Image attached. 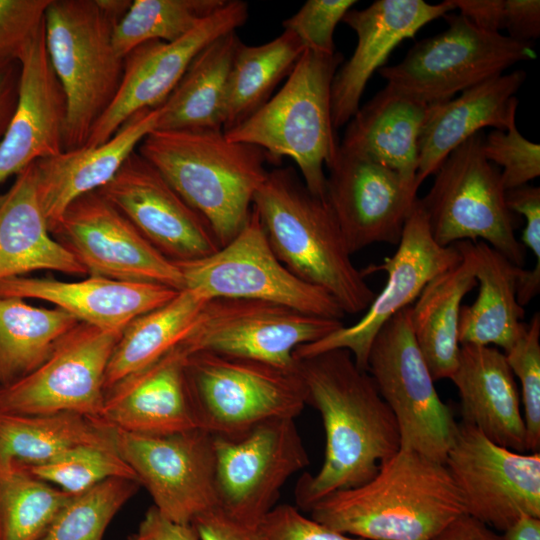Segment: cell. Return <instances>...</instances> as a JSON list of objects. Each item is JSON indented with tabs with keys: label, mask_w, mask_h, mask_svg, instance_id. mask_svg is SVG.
<instances>
[{
	"label": "cell",
	"mask_w": 540,
	"mask_h": 540,
	"mask_svg": "<svg viewBox=\"0 0 540 540\" xmlns=\"http://www.w3.org/2000/svg\"><path fill=\"white\" fill-rule=\"evenodd\" d=\"M304 383L307 405L321 414L326 445L317 474L304 473L295 488L299 508L371 480L401 448L395 416L371 375L357 367L350 351L333 349L293 358Z\"/></svg>",
	"instance_id": "1"
},
{
	"label": "cell",
	"mask_w": 540,
	"mask_h": 540,
	"mask_svg": "<svg viewBox=\"0 0 540 540\" xmlns=\"http://www.w3.org/2000/svg\"><path fill=\"white\" fill-rule=\"evenodd\" d=\"M309 512L315 521L364 540H429L465 508L445 464L400 448L371 480L328 494Z\"/></svg>",
	"instance_id": "2"
},
{
	"label": "cell",
	"mask_w": 540,
	"mask_h": 540,
	"mask_svg": "<svg viewBox=\"0 0 540 540\" xmlns=\"http://www.w3.org/2000/svg\"><path fill=\"white\" fill-rule=\"evenodd\" d=\"M137 152L209 223L220 247L246 224L253 199L275 160L223 131L153 130Z\"/></svg>",
	"instance_id": "3"
},
{
	"label": "cell",
	"mask_w": 540,
	"mask_h": 540,
	"mask_svg": "<svg viewBox=\"0 0 540 540\" xmlns=\"http://www.w3.org/2000/svg\"><path fill=\"white\" fill-rule=\"evenodd\" d=\"M252 207L273 252L293 274L327 291L345 314L368 308L376 293L353 264L330 207L292 166L268 171Z\"/></svg>",
	"instance_id": "4"
},
{
	"label": "cell",
	"mask_w": 540,
	"mask_h": 540,
	"mask_svg": "<svg viewBox=\"0 0 540 540\" xmlns=\"http://www.w3.org/2000/svg\"><path fill=\"white\" fill-rule=\"evenodd\" d=\"M131 2L51 0L46 9V49L65 96L64 150L85 146L119 89L124 58L112 36Z\"/></svg>",
	"instance_id": "5"
},
{
	"label": "cell",
	"mask_w": 540,
	"mask_h": 540,
	"mask_svg": "<svg viewBox=\"0 0 540 540\" xmlns=\"http://www.w3.org/2000/svg\"><path fill=\"white\" fill-rule=\"evenodd\" d=\"M342 62L337 51L305 49L281 89L247 120L224 132L230 141L263 149L278 165L282 157L291 158L308 190L323 200L324 166L331 165L339 149L331 88Z\"/></svg>",
	"instance_id": "6"
},
{
	"label": "cell",
	"mask_w": 540,
	"mask_h": 540,
	"mask_svg": "<svg viewBox=\"0 0 540 540\" xmlns=\"http://www.w3.org/2000/svg\"><path fill=\"white\" fill-rule=\"evenodd\" d=\"M197 427L213 436L235 437L267 420L295 419L307 405L295 367L197 351L185 363Z\"/></svg>",
	"instance_id": "7"
},
{
	"label": "cell",
	"mask_w": 540,
	"mask_h": 540,
	"mask_svg": "<svg viewBox=\"0 0 540 540\" xmlns=\"http://www.w3.org/2000/svg\"><path fill=\"white\" fill-rule=\"evenodd\" d=\"M484 135L474 134L446 157L419 203L438 245L481 239L522 268L525 248L515 235L500 170L483 154Z\"/></svg>",
	"instance_id": "8"
},
{
	"label": "cell",
	"mask_w": 540,
	"mask_h": 540,
	"mask_svg": "<svg viewBox=\"0 0 540 540\" xmlns=\"http://www.w3.org/2000/svg\"><path fill=\"white\" fill-rule=\"evenodd\" d=\"M443 17L446 30L417 42L400 63L378 70L387 85L432 105L537 57L532 42L485 31L461 14Z\"/></svg>",
	"instance_id": "9"
},
{
	"label": "cell",
	"mask_w": 540,
	"mask_h": 540,
	"mask_svg": "<svg viewBox=\"0 0 540 540\" xmlns=\"http://www.w3.org/2000/svg\"><path fill=\"white\" fill-rule=\"evenodd\" d=\"M412 306L387 321L369 351L367 372L393 412L401 448L445 464L458 424L439 397L412 329Z\"/></svg>",
	"instance_id": "10"
},
{
	"label": "cell",
	"mask_w": 540,
	"mask_h": 540,
	"mask_svg": "<svg viewBox=\"0 0 540 540\" xmlns=\"http://www.w3.org/2000/svg\"><path fill=\"white\" fill-rule=\"evenodd\" d=\"M175 263L184 288L207 300L254 299L320 317L341 320L345 315L327 291L301 280L277 258L253 207L240 232L215 253Z\"/></svg>",
	"instance_id": "11"
},
{
	"label": "cell",
	"mask_w": 540,
	"mask_h": 540,
	"mask_svg": "<svg viewBox=\"0 0 540 540\" xmlns=\"http://www.w3.org/2000/svg\"><path fill=\"white\" fill-rule=\"evenodd\" d=\"M217 507L257 528L280 490L310 463L292 418L264 421L235 437L213 436Z\"/></svg>",
	"instance_id": "12"
},
{
	"label": "cell",
	"mask_w": 540,
	"mask_h": 540,
	"mask_svg": "<svg viewBox=\"0 0 540 540\" xmlns=\"http://www.w3.org/2000/svg\"><path fill=\"white\" fill-rule=\"evenodd\" d=\"M341 326V320L274 302L214 298L204 303L180 346L188 354L210 351L292 368L297 347L317 341Z\"/></svg>",
	"instance_id": "13"
},
{
	"label": "cell",
	"mask_w": 540,
	"mask_h": 540,
	"mask_svg": "<svg viewBox=\"0 0 540 540\" xmlns=\"http://www.w3.org/2000/svg\"><path fill=\"white\" fill-rule=\"evenodd\" d=\"M119 455L166 518L192 524L217 506L213 435L201 428L146 435L114 429Z\"/></svg>",
	"instance_id": "14"
},
{
	"label": "cell",
	"mask_w": 540,
	"mask_h": 540,
	"mask_svg": "<svg viewBox=\"0 0 540 540\" xmlns=\"http://www.w3.org/2000/svg\"><path fill=\"white\" fill-rule=\"evenodd\" d=\"M461 260L456 244L438 245L432 237L419 199L408 217L393 256L362 271L387 274L386 284L354 324L341 326L329 335L297 347L293 358H302L333 349H346L358 368L367 371L371 344L382 328L402 309L411 306L425 285Z\"/></svg>",
	"instance_id": "15"
},
{
	"label": "cell",
	"mask_w": 540,
	"mask_h": 540,
	"mask_svg": "<svg viewBox=\"0 0 540 540\" xmlns=\"http://www.w3.org/2000/svg\"><path fill=\"white\" fill-rule=\"evenodd\" d=\"M445 466L465 513L504 532L522 514L540 518V454L499 446L476 428L458 424Z\"/></svg>",
	"instance_id": "16"
},
{
	"label": "cell",
	"mask_w": 540,
	"mask_h": 540,
	"mask_svg": "<svg viewBox=\"0 0 540 540\" xmlns=\"http://www.w3.org/2000/svg\"><path fill=\"white\" fill-rule=\"evenodd\" d=\"M90 276L184 289L176 263L98 191L74 200L52 232Z\"/></svg>",
	"instance_id": "17"
},
{
	"label": "cell",
	"mask_w": 540,
	"mask_h": 540,
	"mask_svg": "<svg viewBox=\"0 0 540 540\" xmlns=\"http://www.w3.org/2000/svg\"><path fill=\"white\" fill-rule=\"evenodd\" d=\"M121 333L79 323L38 368L0 387V412H75L97 419L107 366Z\"/></svg>",
	"instance_id": "18"
},
{
	"label": "cell",
	"mask_w": 540,
	"mask_h": 540,
	"mask_svg": "<svg viewBox=\"0 0 540 540\" xmlns=\"http://www.w3.org/2000/svg\"><path fill=\"white\" fill-rule=\"evenodd\" d=\"M247 19L246 2L226 0L182 38L148 41L131 50L124 57L119 89L83 147L106 142L136 113L161 106L193 58L215 39L243 26Z\"/></svg>",
	"instance_id": "19"
},
{
	"label": "cell",
	"mask_w": 540,
	"mask_h": 540,
	"mask_svg": "<svg viewBox=\"0 0 540 540\" xmlns=\"http://www.w3.org/2000/svg\"><path fill=\"white\" fill-rule=\"evenodd\" d=\"M327 168L325 201L351 255L373 243L397 245L420 184L341 147Z\"/></svg>",
	"instance_id": "20"
},
{
	"label": "cell",
	"mask_w": 540,
	"mask_h": 540,
	"mask_svg": "<svg viewBox=\"0 0 540 540\" xmlns=\"http://www.w3.org/2000/svg\"><path fill=\"white\" fill-rule=\"evenodd\" d=\"M97 191L174 262L199 259L220 248L207 220L137 150Z\"/></svg>",
	"instance_id": "21"
},
{
	"label": "cell",
	"mask_w": 540,
	"mask_h": 540,
	"mask_svg": "<svg viewBox=\"0 0 540 540\" xmlns=\"http://www.w3.org/2000/svg\"><path fill=\"white\" fill-rule=\"evenodd\" d=\"M452 11L454 7L449 0L438 4L423 0H376L364 9H350L342 21L356 33L357 45L333 78L334 128L344 126L355 115L369 79L383 67L398 44Z\"/></svg>",
	"instance_id": "22"
},
{
	"label": "cell",
	"mask_w": 540,
	"mask_h": 540,
	"mask_svg": "<svg viewBox=\"0 0 540 540\" xmlns=\"http://www.w3.org/2000/svg\"><path fill=\"white\" fill-rule=\"evenodd\" d=\"M18 61L17 105L0 142V184L64 151L65 96L49 60L44 24Z\"/></svg>",
	"instance_id": "23"
},
{
	"label": "cell",
	"mask_w": 540,
	"mask_h": 540,
	"mask_svg": "<svg viewBox=\"0 0 540 540\" xmlns=\"http://www.w3.org/2000/svg\"><path fill=\"white\" fill-rule=\"evenodd\" d=\"M178 345L105 391L97 420L127 432L164 435L198 428Z\"/></svg>",
	"instance_id": "24"
},
{
	"label": "cell",
	"mask_w": 540,
	"mask_h": 540,
	"mask_svg": "<svg viewBox=\"0 0 540 540\" xmlns=\"http://www.w3.org/2000/svg\"><path fill=\"white\" fill-rule=\"evenodd\" d=\"M178 292L157 283L97 276L79 281L25 276L0 281V296L47 301L83 323L111 331H123L134 318L166 304Z\"/></svg>",
	"instance_id": "25"
},
{
	"label": "cell",
	"mask_w": 540,
	"mask_h": 540,
	"mask_svg": "<svg viewBox=\"0 0 540 540\" xmlns=\"http://www.w3.org/2000/svg\"><path fill=\"white\" fill-rule=\"evenodd\" d=\"M159 116L160 107L142 110L100 145L64 150L35 162L38 198L51 233L74 200L101 189L116 175L156 129Z\"/></svg>",
	"instance_id": "26"
},
{
	"label": "cell",
	"mask_w": 540,
	"mask_h": 540,
	"mask_svg": "<svg viewBox=\"0 0 540 540\" xmlns=\"http://www.w3.org/2000/svg\"><path fill=\"white\" fill-rule=\"evenodd\" d=\"M526 73L515 70L464 90L459 96L430 105L418 140L417 180L434 174L446 157L484 127L506 130L515 121V93Z\"/></svg>",
	"instance_id": "27"
},
{
	"label": "cell",
	"mask_w": 540,
	"mask_h": 540,
	"mask_svg": "<svg viewBox=\"0 0 540 540\" xmlns=\"http://www.w3.org/2000/svg\"><path fill=\"white\" fill-rule=\"evenodd\" d=\"M450 379L459 392L461 423L499 446L526 451L520 397L505 353L492 346L461 345L458 366Z\"/></svg>",
	"instance_id": "28"
},
{
	"label": "cell",
	"mask_w": 540,
	"mask_h": 540,
	"mask_svg": "<svg viewBox=\"0 0 540 540\" xmlns=\"http://www.w3.org/2000/svg\"><path fill=\"white\" fill-rule=\"evenodd\" d=\"M39 270L87 274L48 228L33 163L0 193V281Z\"/></svg>",
	"instance_id": "29"
},
{
	"label": "cell",
	"mask_w": 540,
	"mask_h": 540,
	"mask_svg": "<svg viewBox=\"0 0 540 540\" xmlns=\"http://www.w3.org/2000/svg\"><path fill=\"white\" fill-rule=\"evenodd\" d=\"M429 111L430 105L386 85L359 107L347 123L339 147L419 183L418 140Z\"/></svg>",
	"instance_id": "30"
},
{
	"label": "cell",
	"mask_w": 540,
	"mask_h": 540,
	"mask_svg": "<svg viewBox=\"0 0 540 540\" xmlns=\"http://www.w3.org/2000/svg\"><path fill=\"white\" fill-rule=\"evenodd\" d=\"M461 260L431 279L412 307V329L434 381L451 378L459 362L461 302L477 285L473 242L454 243Z\"/></svg>",
	"instance_id": "31"
},
{
	"label": "cell",
	"mask_w": 540,
	"mask_h": 540,
	"mask_svg": "<svg viewBox=\"0 0 540 540\" xmlns=\"http://www.w3.org/2000/svg\"><path fill=\"white\" fill-rule=\"evenodd\" d=\"M478 296L472 305L461 306L460 345H496L506 353L519 338L525 323L517 300L521 267L483 241L473 242Z\"/></svg>",
	"instance_id": "32"
},
{
	"label": "cell",
	"mask_w": 540,
	"mask_h": 540,
	"mask_svg": "<svg viewBox=\"0 0 540 540\" xmlns=\"http://www.w3.org/2000/svg\"><path fill=\"white\" fill-rule=\"evenodd\" d=\"M241 40L226 33L203 48L159 106L157 130L223 131L226 93Z\"/></svg>",
	"instance_id": "33"
},
{
	"label": "cell",
	"mask_w": 540,
	"mask_h": 540,
	"mask_svg": "<svg viewBox=\"0 0 540 540\" xmlns=\"http://www.w3.org/2000/svg\"><path fill=\"white\" fill-rule=\"evenodd\" d=\"M83 445L115 448L114 429L75 412H0V464L37 465Z\"/></svg>",
	"instance_id": "34"
},
{
	"label": "cell",
	"mask_w": 540,
	"mask_h": 540,
	"mask_svg": "<svg viewBox=\"0 0 540 540\" xmlns=\"http://www.w3.org/2000/svg\"><path fill=\"white\" fill-rule=\"evenodd\" d=\"M206 301L197 292L184 288L166 304L130 321L110 357L104 390L180 345Z\"/></svg>",
	"instance_id": "35"
},
{
	"label": "cell",
	"mask_w": 540,
	"mask_h": 540,
	"mask_svg": "<svg viewBox=\"0 0 540 540\" xmlns=\"http://www.w3.org/2000/svg\"><path fill=\"white\" fill-rule=\"evenodd\" d=\"M81 321L58 308L0 296V387L38 368Z\"/></svg>",
	"instance_id": "36"
},
{
	"label": "cell",
	"mask_w": 540,
	"mask_h": 540,
	"mask_svg": "<svg viewBox=\"0 0 540 540\" xmlns=\"http://www.w3.org/2000/svg\"><path fill=\"white\" fill-rule=\"evenodd\" d=\"M305 47L299 38L284 30L261 45L240 43L229 75L223 132L247 120L292 72Z\"/></svg>",
	"instance_id": "37"
},
{
	"label": "cell",
	"mask_w": 540,
	"mask_h": 540,
	"mask_svg": "<svg viewBox=\"0 0 540 540\" xmlns=\"http://www.w3.org/2000/svg\"><path fill=\"white\" fill-rule=\"evenodd\" d=\"M72 497L22 466L0 464V540H39Z\"/></svg>",
	"instance_id": "38"
},
{
	"label": "cell",
	"mask_w": 540,
	"mask_h": 540,
	"mask_svg": "<svg viewBox=\"0 0 540 540\" xmlns=\"http://www.w3.org/2000/svg\"><path fill=\"white\" fill-rule=\"evenodd\" d=\"M225 2L226 0H134L114 26V48L124 58L131 50L148 41H176Z\"/></svg>",
	"instance_id": "39"
},
{
	"label": "cell",
	"mask_w": 540,
	"mask_h": 540,
	"mask_svg": "<svg viewBox=\"0 0 540 540\" xmlns=\"http://www.w3.org/2000/svg\"><path fill=\"white\" fill-rule=\"evenodd\" d=\"M140 486L135 479L111 478L73 495L39 540H102L113 517Z\"/></svg>",
	"instance_id": "40"
},
{
	"label": "cell",
	"mask_w": 540,
	"mask_h": 540,
	"mask_svg": "<svg viewBox=\"0 0 540 540\" xmlns=\"http://www.w3.org/2000/svg\"><path fill=\"white\" fill-rule=\"evenodd\" d=\"M22 467L33 476L73 495L111 478L137 480L132 468L112 447L78 446L44 463Z\"/></svg>",
	"instance_id": "41"
},
{
	"label": "cell",
	"mask_w": 540,
	"mask_h": 540,
	"mask_svg": "<svg viewBox=\"0 0 540 540\" xmlns=\"http://www.w3.org/2000/svg\"><path fill=\"white\" fill-rule=\"evenodd\" d=\"M507 362L521 383L526 429V451L540 449V315L536 312L515 344L505 353Z\"/></svg>",
	"instance_id": "42"
},
{
	"label": "cell",
	"mask_w": 540,
	"mask_h": 540,
	"mask_svg": "<svg viewBox=\"0 0 540 540\" xmlns=\"http://www.w3.org/2000/svg\"><path fill=\"white\" fill-rule=\"evenodd\" d=\"M459 14L475 26L501 33L522 42H532L540 36L539 0H449Z\"/></svg>",
	"instance_id": "43"
},
{
	"label": "cell",
	"mask_w": 540,
	"mask_h": 540,
	"mask_svg": "<svg viewBox=\"0 0 540 540\" xmlns=\"http://www.w3.org/2000/svg\"><path fill=\"white\" fill-rule=\"evenodd\" d=\"M482 150L492 164L501 166L505 190L528 184L540 175V146L526 139L515 121L506 130L494 129L484 135Z\"/></svg>",
	"instance_id": "44"
},
{
	"label": "cell",
	"mask_w": 540,
	"mask_h": 540,
	"mask_svg": "<svg viewBox=\"0 0 540 540\" xmlns=\"http://www.w3.org/2000/svg\"><path fill=\"white\" fill-rule=\"evenodd\" d=\"M356 3L355 0H308L283 21L284 30L294 33L305 49L333 54L336 26Z\"/></svg>",
	"instance_id": "45"
},
{
	"label": "cell",
	"mask_w": 540,
	"mask_h": 540,
	"mask_svg": "<svg viewBox=\"0 0 540 540\" xmlns=\"http://www.w3.org/2000/svg\"><path fill=\"white\" fill-rule=\"evenodd\" d=\"M505 199L512 213L524 216L522 245L527 247L535 258L533 269L522 268L518 277L517 300L521 306H525L540 291V188L526 184L506 190Z\"/></svg>",
	"instance_id": "46"
},
{
	"label": "cell",
	"mask_w": 540,
	"mask_h": 540,
	"mask_svg": "<svg viewBox=\"0 0 540 540\" xmlns=\"http://www.w3.org/2000/svg\"><path fill=\"white\" fill-rule=\"evenodd\" d=\"M51 0H0V64L18 61L44 24Z\"/></svg>",
	"instance_id": "47"
},
{
	"label": "cell",
	"mask_w": 540,
	"mask_h": 540,
	"mask_svg": "<svg viewBox=\"0 0 540 540\" xmlns=\"http://www.w3.org/2000/svg\"><path fill=\"white\" fill-rule=\"evenodd\" d=\"M257 530L261 540H364L307 518L289 504L274 506Z\"/></svg>",
	"instance_id": "48"
},
{
	"label": "cell",
	"mask_w": 540,
	"mask_h": 540,
	"mask_svg": "<svg viewBox=\"0 0 540 540\" xmlns=\"http://www.w3.org/2000/svg\"><path fill=\"white\" fill-rule=\"evenodd\" d=\"M192 525L200 540H261L257 528L234 520L217 506L199 515Z\"/></svg>",
	"instance_id": "49"
},
{
	"label": "cell",
	"mask_w": 540,
	"mask_h": 540,
	"mask_svg": "<svg viewBox=\"0 0 540 540\" xmlns=\"http://www.w3.org/2000/svg\"><path fill=\"white\" fill-rule=\"evenodd\" d=\"M127 540H200L192 524H180L164 517L153 505Z\"/></svg>",
	"instance_id": "50"
},
{
	"label": "cell",
	"mask_w": 540,
	"mask_h": 540,
	"mask_svg": "<svg viewBox=\"0 0 540 540\" xmlns=\"http://www.w3.org/2000/svg\"><path fill=\"white\" fill-rule=\"evenodd\" d=\"M429 540H505L491 527L464 513L443 527Z\"/></svg>",
	"instance_id": "51"
},
{
	"label": "cell",
	"mask_w": 540,
	"mask_h": 540,
	"mask_svg": "<svg viewBox=\"0 0 540 540\" xmlns=\"http://www.w3.org/2000/svg\"><path fill=\"white\" fill-rule=\"evenodd\" d=\"M19 80V61L0 64V142L17 105Z\"/></svg>",
	"instance_id": "52"
},
{
	"label": "cell",
	"mask_w": 540,
	"mask_h": 540,
	"mask_svg": "<svg viewBox=\"0 0 540 540\" xmlns=\"http://www.w3.org/2000/svg\"><path fill=\"white\" fill-rule=\"evenodd\" d=\"M503 533L505 540H540V518L522 514Z\"/></svg>",
	"instance_id": "53"
}]
</instances>
